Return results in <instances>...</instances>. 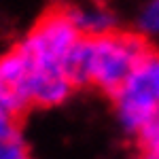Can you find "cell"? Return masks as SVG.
Masks as SVG:
<instances>
[{
    "label": "cell",
    "instance_id": "5",
    "mask_svg": "<svg viewBox=\"0 0 159 159\" xmlns=\"http://www.w3.org/2000/svg\"><path fill=\"white\" fill-rule=\"evenodd\" d=\"M0 159H32L21 119H0Z\"/></svg>",
    "mask_w": 159,
    "mask_h": 159
},
{
    "label": "cell",
    "instance_id": "4",
    "mask_svg": "<svg viewBox=\"0 0 159 159\" xmlns=\"http://www.w3.org/2000/svg\"><path fill=\"white\" fill-rule=\"evenodd\" d=\"M68 15L74 21L76 30L81 32V36H104L110 34L117 28V17L115 13L100 7V4H91V7H70Z\"/></svg>",
    "mask_w": 159,
    "mask_h": 159
},
{
    "label": "cell",
    "instance_id": "1",
    "mask_svg": "<svg viewBox=\"0 0 159 159\" xmlns=\"http://www.w3.org/2000/svg\"><path fill=\"white\" fill-rule=\"evenodd\" d=\"M151 53L153 47L140 32L115 30L104 36H83L68 55L66 74L74 89L93 87L110 98Z\"/></svg>",
    "mask_w": 159,
    "mask_h": 159
},
{
    "label": "cell",
    "instance_id": "7",
    "mask_svg": "<svg viewBox=\"0 0 159 159\" xmlns=\"http://www.w3.org/2000/svg\"><path fill=\"white\" fill-rule=\"evenodd\" d=\"M138 159H159V151H155V153H140Z\"/></svg>",
    "mask_w": 159,
    "mask_h": 159
},
{
    "label": "cell",
    "instance_id": "6",
    "mask_svg": "<svg viewBox=\"0 0 159 159\" xmlns=\"http://www.w3.org/2000/svg\"><path fill=\"white\" fill-rule=\"evenodd\" d=\"M138 32L147 38L159 36V0H148L138 13Z\"/></svg>",
    "mask_w": 159,
    "mask_h": 159
},
{
    "label": "cell",
    "instance_id": "2",
    "mask_svg": "<svg viewBox=\"0 0 159 159\" xmlns=\"http://www.w3.org/2000/svg\"><path fill=\"white\" fill-rule=\"evenodd\" d=\"M81 38L83 36L70 19L68 9H53L32 25L17 49L24 53L30 70L66 74L68 55Z\"/></svg>",
    "mask_w": 159,
    "mask_h": 159
},
{
    "label": "cell",
    "instance_id": "3",
    "mask_svg": "<svg viewBox=\"0 0 159 159\" xmlns=\"http://www.w3.org/2000/svg\"><path fill=\"white\" fill-rule=\"evenodd\" d=\"M117 123L132 138H138L159 110V51L142 61L112 96Z\"/></svg>",
    "mask_w": 159,
    "mask_h": 159
}]
</instances>
